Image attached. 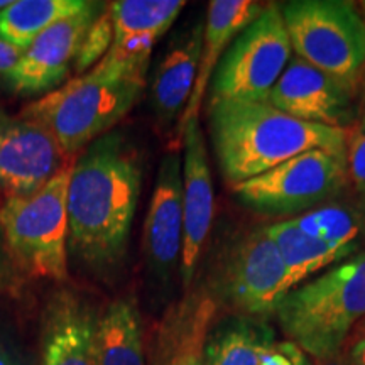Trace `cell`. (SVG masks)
<instances>
[{
	"instance_id": "cell-1",
	"label": "cell",
	"mask_w": 365,
	"mask_h": 365,
	"mask_svg": "<svg viewBox=\"0 0 365 365\" xmlns=\"http://www.w3.org/2000/svg\"><path fill=\"white\" fill-rule=\"evenodd\" d=\"M140 182L139 156L117 132L98 137L75 161L68 186V244L88 266H115L125 255Z\"/></svg>"
},
{
	"instance_id": "cell-2",
	"label": "cell",
	"mask_w": 365,
	"mask_h": 365,
	"mask_svg": "<svg viewBox=\"0 0 365 365\" xmlns=\"http://www.w3.org/2000/svg\"><path fill=\"white\" fill-rule=\"evenodd\" d=\"M208 120L220 171L232 188L308 150L346 158L345 129L298 120L267 102L208 103Z\"/></svg>"
},
{
	"instance_id": "cell-3",
	"label": "cell",
	"mask_w": 365,
	"mask_h": 365,
	"mask_svg": "<svg viewBox=\"0 0 365 365\" xmlns=\"http://www.w3.org/2000/svg\"><path fill=\"white\" fill-rule=\"evenodd\" d=\"M145 88V80L100 61L61 88L29 103L19 115L39 122L56 137L66 156L88 148L132 110Z\"/></svg>"
},
{
	"instance_id": "cell-4",
	"label": "cell",
	"mask_w": 365,
	"mask_h": 365,
	"mask_svg": "<svg viewBox=\"0 0 365 365\" xmlns=\"http://www.w3.org/2000/svg\"><path fill=\"white\" fill-rule=\"evenodd\" d=\"M276 317L289 341L313 359L344 350L355 323L365 318V252L294 287Z\"/></svg>"
},
{
	"instance_id": "cell-5",
	"label": "cell",
	"mask_w": 365,
	"mask_h": 365,
	"mask_svg": "<svg viewBox=\"0 0 365 365\" xmlns=\"http://www.w3.org/2000/svg\"><path fill=\"white\" fill-rule=\"evenodd\" d=\"M76 158L29 196L7 198L0 208V235L14 262L33 276H68V186Z\"/></svg>"
},
{
	"instance_id": "cell-6",
	"label": "cell",
	"mask_w": 365,
	"mask_h": 365,
	"mask_svg": "<svg viewBox=\"0 0 365 365\" xmlns=\"http://www.w3.org/2000/svg\"><path fill=\"white\" fill-rule=\"evenodd\" d=\"M298 58L355 86L365 68V21L345 0H293L279 6Z\"/></svg>"
},
{
	"instance_id": "cell-7",
	"label": "cell",
	"mask_w": 365,
	"mask_h": 365,
	"mask_svg": "<svg viewBox=\"0 0 365 365\" xmlns=\"http://www.w3.org/2000/svg\"><path fill=\"white\" fill-rule=\"evenodd\" d=\"M291 51L279 6H266L261 16L228 46L210 83L208 103H266L289 65Z\"/></svg>"
},
{
	"instance_id": "cell-8",
	"label": "cell",
	"mask_w": 365,
	"mask_h": 365,
	"mask_svg": "<svg viewBox=\"0 0 365 365\" xmlns=\"http://www.w3.org/2000/svg\"><path fill=\"white\" fill-rule=\"evenodd\" d=\"M349 182L346 158L317 149L235 185V198L255 213L291 215L325 203Z\"/></svg>"
},
{
	"instance_id": "cell-9",
	"label": "cell",
	"mask_w": 365,
	"mask_h": 365,
	"mask_svg": "<svg viewBox=\"0 0 365 365\" xmlns=\"http://www.w3.org/2000/svg\"><path fill=\"white\" fill-rule=\"evenodd\" d=\"M217 291L227 303L252 318L276 314L291 293L287 271L267 227H255L237 237L222 255Z\"/></svg>"
},
{
	"instance_id": "cell-10",
	"label": "cell",
	"mask_w": 365,
	"mask_h": 365,
	"mask_svg": "<svg viewBox=\"0 0 365 365\" xmlns=\"http://www.w3.org/2000/svg\"><path fill=\"white\" fill-rule=\"evenodd\" d=\"M107 7L103 2H86L80 12L54 22L41 33L22 56L6 80L14 91L22 95L49 93L65 81L86 31L100 12Z\"/></svg>"
},
{
	"instance_id": "cell-11",
	"label": "cell",
	"mask_w": 365,
	"mask_h": 365,
	"mask_svg": "<svg viewBox=\"0 0 365 365\" xmlns=\"http://www.w3.org/2000/svg\"><path fill=\"white\" fill-rule=\"evenodd\" d=\"M71 159L39 122L19 115L0 127V190L7 198L34 195Z\"/></svg>"
},
{
	"instance_id": "cell-12",
	"label": "cell",
	"mask_w": 365,
	"mask_h": 365,
	"mask_svg": "<svg viewBox=\"0 0 365 365\" xmlns=\"http://www.w3.org/2000/svg\"><path fill=\"white\" fill-rule=\"evenodd\" d=\"M269 105L298 120L345 129L354 122L352 86L294 56L274 85Z\"/></svg>"
},
{
	"instance_id": "cell-13",
	"label": "cell",
	"mask_w": 365,
	"mask_h": 365,
	"mask_svg": "<svg viewBox=\"0 0 365 365\" xmlns=\"http://www.w3.org/2000/svg\"><path fill=\"white\" fill-rule=\"evenodd\" d=\"M182 245L180 271L182 286L190 291L207 245L215 212L212 171L207 144L198 120L190 122L182 132Z\"/></svg>"
},
{
	"instance_id": "cell-14",
	"label": "cell",
	"mask_w": 365,
	"mask_h": 365,
	"mask_svg": "<svg viewBox=\"0 0 365 365\" xmlns=\"http://www.w3.org/2000/svg\"><path fill=\"white\" fill-rule=\"evenodd\" d=\"M185 7V0L110 2L113 41L102 63L145 80L154 46L170 31Z\"/></svg>"
},
{
	"instance_id": "cell-15",
	"label": "cell",
	"mask_w": 365,
	"mask_h": 365,
	"mask_svg": "<svg viewBox=\"0 0 365 365\" xmlns=\"http://www.w3.org/2000/svg\"><path fill=\"white\" fill-rule=\"evenodd\" d=\"M98 314L71 289L49 298L43 314L41 365H98Z\"/></svg>"
},
{
	"instance_id": "cell-16",
	"label": "cell",
	"mask_w": 365,
	"mask_h": 365,
	"mask_svg": "<svg viewBox=\"0 0 365 365\" xmlns=\"http://www.w3.org/2000/svg\"><path fill=\"white\" fill-rule=\"evenodd\" d=\"M182 245V161L178 153L164 156L144 223V252L159 274L180 262Z\"/></svg>"
},
{
	"instance_id": "cell-17",
	"label": "cell",
	"mask_w": 365,
	"mask_h": 365,
	"mask_svg": "<svg viewBox=\"0 0 365 365\" xmlns=\"http://www.w3.org/2000/svg\"><path fill=\"white\" fill-rule=\"evenodd\" d=\"M217 309L210 291H186L185 298L164 313L150 365H205V345Z\"/></svg>"
},
{
	"instance_id": "cell-18",
	"label": "cell",
	"mask_w": 365,
	"mask_h": 365,
	"mask_svg": "<svg viewBox=\"0 0 365 365\" xmlns=\"http://www.w3.org/2000/svg\"><path fill=\"white\" fill-rule=\"evenodd\" d=\"M264 9L266 7L261 2H254V0H212L208 4L198 75H196L193 93L176 125L180 137H182V132L190 122L200 118L205 93L210 88L213 75L220 65L223 54L227 53L228 46L234 43V39L245 27L261 16Z\"/></svg>"
},
{
	"instance_id": "cell-19",
	"label": "cell",
	"mask_w": 365,
	"mask_h": 365,
	"mask_svg": "<svg viewBox=\"0 0 365 365\" xmlns=\"http://www.w3.org/2000/svg\"><path fill=\"white\" fill-rule=\"evenodd\" d=\"M205 22H196L168 49L150 81V100L163 125L181 118L193 93L202 56Z\"/></svg>"
},
{
	"instance_id": "cell-20",
	"label": "cell",
	"mask_w": 365,
	"mask_h": 365,
	"mask_svg": "<svg viewBox=\"0 0 365 365\" xmlns=\"http://www.w3.org/2000/svg\"><path fill=\"white\" fill-rule=\"evenodd\" d=\"M98 365H145L143 327L135 299L118 296L98 317Z\"/></svg>"
},
{
	"instance_id": "cell-21",
	"label": "cell",
	"mask_w": 365,
	"mask_h": 365,
	"mask_svg": "<svg viewBox=\"0 0 365 365\" xmlns=\"http://www.w3.org/2000/svg\"><path fill=\"white\" fill-rule=\"evenodd\" d=\"M267 234L284 261L291 291L312 274L349 259L359 249V245H336L313 239L303 234L293 220L274 223L267 227Z\"/></svg>"
},
{
	"instance_id": "cell-22",
	"label": "cell",
	"mask_w": 365,
	"mask_h": 365,
	"mask_svg": "<svg viewBox=\"0 0 365 365\" xmlns=\"http://www.w3.org/2000/svg\"><path fill=\"white\" fill-rule=\"evenodd\" d=\"M274 345L272 328L262 318L242 314L210 330L205 365H259Z\"/></svg>"
},
{
	"instance_id": "cell-23",
	"label": "cell",
	"mask_w": 365,
	"mask_h": 365,
	"mask_svg": "<svg viewBox=\"0 0 365 365\" xmlns=\"http://www.w3.org/2000/svg\"><path fill=\"white\" fill-rule=\"evenodd\" d=\"M85 6V0H12L0 11V39L24 51L54 22Z\"/></svg>"
},
{
	"instance_id": "cell-24",
	"label": "cell",
	"mask_w": 365,
	"mask_h": 365,
	"mask_svg": "<svg viewBox=\"0 0 365 365\" xmlns=\"http://www.w3.org/2000/svg\"><path fill=\"white\" fill-rule=\"evenodd\" d=\"M303 234L336 245H359L360 215L345 207H323L293 220Z\"/></svg>"
},
{
	"instance_id": "cell-25",
	"label": "cell",
	"mask_w": 365,
	"mask_h": 365,
	"mask_svg": "<svg viewBox=\"0 0 365 365\" xmlns=\"http://www.w3.org/2000/svg\"><path fill=\"white\" fill-rule=\"evenodd\" d=\"M113 41V22L110 14V4L100 12V16L91 22L86 31L83 41H81L78 54L75 59V73L76 76L90 71L95 65L102 61L105 54L108 53Z\"/></svg>"
},
{
	"instance_id": "cell-26",
	"label": "cell",
	"mask_w": 365,
	"mask_h": 365,
	"mask_svg": "<svg viewBox=\"0 0 365 365\" xmlns=\"http://www.w3.org/2000/svg\"><path fill=\"white\" fill-rule=\"evenodd\" d=\"M346 166L355 190L365 202V132L355 130L346 144Z\"/></svg>"
},
{
	"instance_id": "cell-27",
	"label": "cell",
	"mask_w": 365,
	"mask_h": 365,
	"mask_svg": "<svg viewBox=\"0 0 365 365\" xmlns=\"http://www.w3.org/2000/svg\"><path fill=\"white\" fill-rule=\"evenodd\" d=\"M21 56L22 49L0 39V73H2L4 76H6L9 71L14 70V66L19 63Z\"/></svg>"
},
{
	"instance_id": "cell-28",
	"label": "cell",
	"mask_w": 365,
	"mask_h": 365,
	"mask_svg": "<svg viewBox=\"0 0 365 365\" xmlns=\"http://www.w3.org/2000/svg\"><path fill=\"white\" fill-rule=\"evenodd\" d=\"M346 352L352 365H365V333L354 341L350 349H346Z\"/></svg>"
},
{
	"instance_id": "cell-29",
	"label": "cell",
	"mask_w": 365,
	"mask_h": 365,
	"mask_svg": "<svg viewBox=\"0 0 365 365\" xmlns=\"http://www.w3.org/2000/svg\"><path fill=\"white\" fill-rule=\"evenodd\" d=\"M4 249H6V245H4L2 237H0V286L7 284L12 277V271H11V267H9V264L11 262H9L7 254Z\"/></svg>"
},
{
	"instance_id": "cell-30",
	"label": "cell",
	"mask_w": 365,
	"mask_h": 365,
	"mask_svg": "<svg viewBox=\"0 0 365 365\" xmlns=\"http://www.w3.org/2000/svg\"><path fill=\"white\" fill-rule=\"evenodd\" d=\"M314 365H352V362H350V357H349V352H346V349H344V350H340L339 354L330 355V357L314 359Z\"/></svg>"
},
{
	"instance_id": "cell-31",
	"label": "cell",
	"mask_w": 365,
	"mask_h": 365,
	"mask_svg": "<svg viewBox=\"0 0 365 365\" xmlns=\"http://www.w3.org/2000/svg\"><path fill=\"white\" fill-rule=\"evenodd\" d=\"M293 365H312L309 364L308 355L304 354L298 345H294V350H293Z\"/></svg>"
},
{
	"instance_id": "cell-32",
	"label": "cell",
	"mask_w": 365,
	"mask_h": 365,
	"mask_svg": "<svg viewBox=\"0 0 365 365\" xmlns=\"http://www.w3.org/2000/svg\"><path fill=\"white\" fill-rule=\"evenodd\" d=\"M0 365H19L14 360L4 346H0Z\"/></svg>"
},
{
	"instance_id": "cell-33",
	"label": "cell",
	"mask_w": 365,
	"mask_h": 365,
	"mask_svg": "<svg viewBox=\"0 0 365 365\" xmlns=\"http://www.w3.org/2000/svg\"><path fill=\"white\" fill-rule=\"evenodd\" d=\"M357 130H360V132H365V107H364V112H362V115H360V122H359V127H357Z\"/></svg>"
},
{
	"instance_id": "cell-34",
	"label": "cell",
	"mask_w": 365,
	"mask_h": 365,
	"mask_svg": "<svg viewBox=\"0 0 365 365\" xmlns=\"http://www.w3.org/2000/svg\"><path fill=\"white\" fill-rule=\"evenodd\" d=\"M9 117H6V113H4V110H2V107H0V127L4 125V122L7 120Z\"/></svg>"
},
{
	"instance_id": "cell-35",
	"label": "cell",
	"mask_w": 365,
	"mask_h": 365,
	"mask_svg": "<svg viewBox=\"0 0 365 365\" xmlns=\"http://www.w3.org/2000/svg\"><path fill=\"white\" fill-rule=\"evenodd\" d=\"M11 2L12 0H0V11H2V9H6Z\"/></svg>"
},
{
	"instance_id": "cell-36",
	"label": "cell",
	"mask_w": 365,
	"mask_h": 365,
	"mask_svg": "<svg viewBox=\"0 0 365 365\" xmlns=\"http://www.w3.org/2000/svg\"><path fill=\"white\" fill-rule=\"evenodd\" d=\"M360 6H362V12H364V21H365V2L360 4Z\"/></svg>"
}]
</instances>
